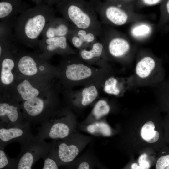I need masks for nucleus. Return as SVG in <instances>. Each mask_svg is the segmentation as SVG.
<instances>
[{"mask_svg":"<svg viewBox=\"0 0 169 169\" xmlns=\"http://www.w3.org/2000/svg\"><path fill=\"white\" fill-rule=\"evenodd\" d=\"M161 112L156 104H147L127 112L115 125L117 133L113 137L115 147L129 157L138 155L147 147L158 153L166 145Z\"/></svg>","mask_w":169,"mask_h":169,"instance_id":"nucleus-1","label":"nucleus"},{"mask_svg":"<svg viewBox=\"0 0 169 169\" xmlns=\"http://www.w3.org/2000/svg\"><path fill=\"white\" fill-rule=\"evenodd\" d=\"M58 66V82L63 89L85 86L116 74L114 69H101L88 64L75 54L62 56Z\"/></svg>","mask_w":169,"mask_h":169,"instance_id":"nucleus-2","label":"nucleus"},{"mask_svg":"<svg viewBox=\"0 0 169 169\" xmlns=\"http://www.w3.org/2000/svg\"><path fill=\"white\" fill-rule=\"evenodd\" d=\"M52 7L45 4L36 5L21 14L15 20V38L27 47L37 46L39 37L49 21L55 17Z\"/></svg>","mask_w":169,"mask_h":169,"instance_id":"nucleus-3","label":"nucleus"},{"mask_svg":"<svg viewBox=\"0 0 169 169\" xmlns=\"http://www.w3.org/2000/svg\"><path fill=\"white\" fill-rule=\"evenodd\" d=\"M56 9L71 23L79 28L87 30L103 38V30L91 1L62 0L56 4Z\"/></svg>","mask_w":169,"mask_h":169,"instance_id":"nucleus-4","label":"nucleus"},{"mask_svg":"<svg viewBox=\"0 0 169 169\" xmlns=\"http://www.w3.org/2000/svg\"><path fill=\"white\" fill-rule=\"evenodd\" d=\"M61 87L58 82L38 96L20 103L24 120L31 124H41L61 105Z\"/></svg>","mask_w":169,"mask_h":169,"instance_id":"nucleus-5","label":"nucleus"},{"mask_svg":"<svg viewBox=\"0 0 169 169\" xmlns=\"http://www.w3.org/2000/svg\"><path fill=\"white\" fill-rule=\"evenodd\" d=\"M78 123L75 113L61 105L40 124L37 135L44 140L64 138L77 130Z\"/></svg>","mask_w":169,"mask_h":169,"instance_id":"nucleus-6","label":"nucleus"},{"mask_svg":"<svg viewBox=\"0 0 169 169\" xmlns=\"http://www.w3.org/2000/svg\"><path fill=\"white\" fill-rule=\"evenodd\" d=\"M132 75L135 87H152L158 84L165 79L162 59L150 53H139Z\"/></svg>","mask_w":169,"mask_h":169,"instance_id":"nucleus-7","label":"nucleus"},{"mask_svg":"<svg viewBox=\"0 0 169 169\" xmlns=\"http://www.w3.org/2000/svg\"><path fill=\"white\" fill-rule=\"evenodd\" d=\"M90 1L102 24L120 26L141 17L134 13L132 1Z\"/></svg>","mask_w":169,"mask_h":169,"instance_id":"nucleus-8","label":"nucleus"},{"mask_svg":"<svg viewBox=\"0 0 169 169\" xmlns=\"http://www.w3.org/2000/svg\"><path fill=\"white\" fill-rule=\"evenodd\" d=\"M17 79L50 77L58 79L59 68L49 63L39 53L18 50L14 54Z\"/></svg>","mask_w":169,"mask_h":169,"instance_id":"nucleus-9","label":"nucleus"},{"mask_svg":"<svg viewBox=\"0 0 169 169\" xmlns=\"http://www.w3.org/2000/svg\"><path fill=\"white\" fill-rule=\"evenodd\" d=\"M102 28L101 41L109 61L124 66L129 65L133 60L135 54L129 39L123 33L109 26L104 25Z\"/></svg>","mask_w":169,"mask_h":169,"instance_id":"nucleus-10","label":"nucleus"},{"mask_svg":"<svg viewBox=\"0 0 169 169\" xmlns=\"http://www.w3.org/2000/svg\"><path fill=\"white\" fill-rule=\"evenodd\" d=\"M94 140L92 136L77 130L65 138L52 140L49 152L59 166H65L75 159Z\"/></svg>","mask_w":169,"mask_h":169,"instance_id":"nucleus-11","label":"nucleus"},{"mask_svg":"<svg viewBox=\"0 0 169 169\" xmlns=\"http://www.w3.org/2000/svg\"><path fill=\"white\" fill-rule=\"evenodd\" d=\"M105 78L77 90L61 89V94L63 97L65 105L75 114L81 113L88 107L93 105L99 98L100 91Z\"/></svg>","mask_w":169,"mask_h":169,"instance_id":"nucleus-12","label":"nucleus"},{"mask_svg":"<svg viewBox=\"0 0 169 169\" xmlns=\"http://www.w3.org/2000/svg\"><path fill=\"white\" fill-rule=\"evenodd\" d=\"M58 82L57 78L50 77L18 78L8 93L21 103L38 96Z\"/></svg>","mask_w":169,"mask_h":169,"instance_id":"nucleus-13","label":"nucleus"},{"mask_svg":"<svg viewBox=\"0 0 169 169\" xmlns=\"http://www.w3.org/2000/svg\"><path fill=\"white\" fill-rule=\"evenodd\" d=\"M51 142L47 143L38 136L32 134L21 146V151L16 158L15 169H32L38 160L49 151Z\"/></svg>","mask_w":169,"mask_h":169,"instance_id":"nucleus-14","label":"nucleus"},{"mask_svg":"<svg viewBox=\"0 0 169 169\" xmlns=\"http://www.w3.org/2000/svg\"><path fill=\"white\" fill-rule=\"evenodd\" d=\"M26 122L23 119L20 103L9 93H0V126L19 125Z\"/></svg>","mask_w":169,"mask_h":169,"instance_id":"nucleus-15","label":"nucleus"},{"mask_svg":"<svg viewBox=\"0 0 169 169\" xmlns=\"http://www.w3.org/2000/svg\"><path fill=\"white\" fill-rule=\"evenodd\" d=\"M67 41L65 37L42 38L39 40L37 46L41 52L39 54L47 61L56 55H78V52L71 48Z\"/></svg>","mask_w":169,"mask_h":169,"instance_id":"nucleus-16","label":"nucleus"},{"mask_svg":"<svg viewBox=\"0 0 169 169\" xmlns=\"http://www.w3.org/2000/svg\"><path fill=\"white\" fill-rule=\"evenodd\" d=\"M77 55L81 60L90 65L103 69H113L105 55L101 41L97 40L89 48L78 50Z\"/></svg>","mask_w":169,"mask_h":169,"instance_id":"nucleus-17","label":"nucleus"},{"mask_svg":"<svg viewBox=\"0 0 169 169\" xmlns=\"http://www.w3.org/2000/svg\"><path fill=\"white\" fill-rule=\"evenodd\" d=\"M0 93H8L17 79L15 60L9 52L0 58Z\"/></svg>","mask_w":169,"mask_h":169,"instance_id":"nucleus-18","label":"nucleus"},{"mask_svg":"<svg viewBox=\"0 0 169 169\" xmlns=\"http://www.w3.org/2000/svg\"><path fill=\"white\" fill-rule=\"evenodd\" d=\"M30 126L27 122L19 125L0 126V146L5 148L8 144L14 142L22 145L32 135Z\"/></svg>","mask_w":169,"mask_h":169,"instance_id":"nucleus-19","label":"nucleus"},{"mask_svg":"<svg viewBox=\"0 0 169 169\" xmlns=\"http://www.w3.org/2000/svg\"><path fill=\"white\" fill-rule=\"evenodd\" d=\"M134 88L132 74L129 76L120 77L114 74L107 76L105 79L102 89L108 95L120 97Z\"/></svg>","mask_w":169,"mask_h":169,"instance_id":"nucleus-20","label":"nucleus"},{"mask_svg":"<svg viewBox=\"0 0 169 169\" xmlns=\"http://www.w3.org/2000/svg\"><path fill=\"white\" fill-rule=\"evenodd\" d=\"M106 98H99L93 105L92 108L84 119L80 123L86 125L106 118L111 114H115L120 111L117 104Z\"/></svg>","mask_w":169,"mask_h":169,"instance_id":"nucleus-21","label":"nucleus"},{"mask_svg":"<svg viewBox=\"0 0 169 169\" xmlns=\"http://www.w3.org/2000/svg\"><path fill=\"white\" fill-rule=\"evenodd\" d=\"M15 19L0 21V58L9 52L13 54L18 50L14 44L12 29Z\"/></svg>","mask_w":169,"mask_h":169,"instance_id":"nucleus-22","label":"nucleus"},{"mask_svg":"<svg viewBox=\"0 0 169 169\" xmlns=\"http://www.w3.org/2000/svg\"><path fill=\"white\" fill-rule=\"evenodd\" d=\"M77 130L91 135L103 137H113L117 133L116 129L108 123L106 118L88 124L78 122Z\"/></svg>","mask_w":169,"mask_h":169,"instance_id":"nucleus-23","label":"nucleus"},{"mask_svg":"<svg viewBox=\"0 0 169 169\" xmlns=\"http://www.w3.org/2000/svg\"><path fill=\"white\" fill-rule=\"evenodd\" d=\"M30 6L21 0H1L0 21L16 19L30 8Z\"/></svg>","mask_w":169,"mask_h":169,"instance_id":"nucleus-24","label":"nucleus"},{"mask_svg":"<svg viewBox=\"0 0 169 169\" xmlns=\"http://www.w3.org/2000/svg\"><path fill=\"white\" fill-rule=\"evenodd\" d=\"M69 22L63 17L51 19L45 26L41 35L43 38L66 36L69 30Z\"/></svg>","mask_w":169,"mask_h":169,"instance_id":"nucleus-25","label":"nucleus"},{"mask_svg":"<svg viewBox=\"0 0 169 169\" xmlns=\"http://www.w3.org/2000/svg\"><path fill=\"white\" fill-rule=\"evenodd\" d=\"M98 158L92 147L65 166L67 169H95Z\"/></svg>","mask_w":169,"mask_h":169,"instance_id":"nucleus-26","label":"nucleus"},{"mask_svg":"<svg viewBox=\"0 0 169 169\" xmlns=\"http://www.w3.org/2000/svg\"><path fill=\"white\" fill-rule=\"evenodd\" d=\"M156 104L161 112L169 114V76L152 87Z\"/></svg>","mask_w":169,"mask_h":169,"instance_id":"nucleus-27","label":"nucleus"},{"mask_svg":"<svg viewBox=\"0 0 169 169\" xmlns=\"http://www.w3.org/2000/svg\"><path fill=\"white\" fill-rule=\"evenodd\" d=\"M137 160L140 166L142 169H150L155 166L157 156V152L151 147L143 148L138 154Z\"/></svg>","mask_w":169,"mask_h":169,"instance_id":"nucleus-28","label":"nucleus"},{"mask_svg":"<svg viewBox=\"0 0 169 169\" xmlns=\"http://www.w3.org/2000/svg\"><path fill=\"white\" fill-rule=\"evenodd\" d=\"M69 29L84 42L89 45H91L97 40V37L93 33L87 30L79 28L72 24H70Z\"/></svg>","mask_w":169,"mask_h":169,"instance_id":"nucleus-29","label":"nucleus"},{"mask_svg":"<svg viewBox=\"0 0 169 169\" xmlns=\"http://www.w3.org/2000/svg\"><path fill=\"white\" fill-rule=\"evenodd\" d=\"M155 169H169V146L165 145L157 153Z\"/></svg>","mask_w":169,"mask_h":169,"instance_id":"nucleus-30","label":"nucleus"},{"mask_svg":"<svg viewBox=\"0 0 169 169\" xmlns=\"http://www.w3.org/2000/svg\"><path fill=\"white\" fill-rule=\"evenodd\" d=\"M4 148L0 146V169H15L16 158H10Z\"/></svg>","mask_w":169,"mask_h":169,"instance_id":"nucleus-31","label":"nucleus"},{"mask_svg":"<svg viewBox=\"0 0 169 169\" xmlns=\"http://www.w3.org/2000/svg\"><path fill=\"white\" fill-rule=\"evenodd\" d=\"M66 38L68 41H69L78 50L89 48L92 45H89L84 42L73 32L69 29Z\"/></svg>","mask_w":169,"mask_h":169,"instance_id":"nucleus-32","label":"nucleus"},{"mask_svg":"<svg viewBox=\"0 0 169 169\" xmlns=\"http://www.w3.org/2000/svg\"><path fill=\"white\" fill-rule=\"evenodd\" d=\"M161 15L158 23L160 28H163L169 21V0H164L160 6Z\"/></svg>","mask_w":169,"mask_h":169,"instance_id":"nucleus-33","label":"nucleus"},{"mask_svg":"<svg viewBox=\"0 0 169 169\" xmlns=\"http://www.w3.org/2000/svg\"><path fill=\"white\" fill-rule=\"evenodd\" d=\"M44 164L42 169H61L52 154L49 152L43 158Z\"/></svg>","mask_w":169,"mask_h":169,"instance_id":"nucleus-34","label":"nucleus"},{"mask_svg":"<svg viewBox=\"0 0 169 169\" xmlns=\"http://www.w3.org/2000/svg\"><path fill=\"white\" fill-rule=\"evenodd\" d=\"M150 27L145 24L136 25L132 30V33L134 37L142 38L145 37L150 32Z\"/></svg>","mask_w":169,"mask_h":169,"instance_id":"nucleus-35","label":"nucleus"},{"mask_svg":"<svg viewBox=\"0 0 169 169\" xmlns=\"http://www.w3.org/2000/svg\"><path fill=\"white\" fill-rule=\"evenodd\" d=\"M163 118L164 139L166 145L169 146V114H166Z\"/></svg>","mask_w":169,"mask_h":169,"instance_id":"nucleus-36","label":"nucleus"},{"mask_svg":"<svg viewBox=\"0 0 169 169\" xmlns=\"http://www.w3.org/2000/svg\"><path fill=\"white\" fill-rule=\"evenodd\" d=\"M129 158L128 162L120 169H142L139 165L134 156H131Z\"/></svg>","mask_w":169,"mask_h":169,"instance_id":"nucleus-37","label":"nucleus"},{"mask_svg":"<svg viewBox=\"0 0 169 169\" xmlns=\"http://www.w3.org/2000/svg\"><path fill=\"white\" fill-rule=\"evenodd\" d=\"M164 0H143L140 1L141 3L146 6H152L161 4Z\"/></svg>","mask_w":169,"mask_h":169,"instance_id":"nucleus-38","label":"nucleus"},{"mask_svg":"<svg viewBox=\"0 0 169 169\" xmlns=\"http://www.w3.org/2000/svg\"><path fill=\"white\" fill-rule=\"evenodd\" d=\"M60 0H44V4L49 6L52 7L54 4H56L60 1Z\"/></svg>","mask_w":169,"mask_h":169,"instance_id":"nucleus-39","label":"nucleus"},{"mask_svg":"<svg viewBox=\"0 0 169 169\" xmlns=\"http://www.w3.org/2000/svg\"><path fill=\"white\" fill-rule=\"evenodd\" d=\"M96 167L98 169H108L98 159Z\"/></svg>","mask_w":169,"mask_h":169,"instance_id":"nucleus-40","label":"nucleus"},{"mask_svg":"<svg viewBox=\"0 0 169 169\" xmlns=\"http://www.w3.org/2000/svg\"><path fill=\"white\" fill-rule=\"evenodd\" d=\"M32 1H33V2H34L36 5L44 4V0H33Z\"/></svg>","mask_w":169,"mask_h":169,"instance_id":"nucleus-41","label":"nucleus"},{"mask_svg":"<svg viewBox=\"0 0 169 169\" xmlns=\"http://www.w3.org/2000/svg\"><path fill=\"white\" fill-rule=\"evenodd\" d=\"M166 29L167 30L168 29L169 30V25H168L167 27H166Z\"/></svg>","mask_w":169,"mask_h":169,"instance_id":"nucleus-42","label":"nucleus"}]
</instances>
